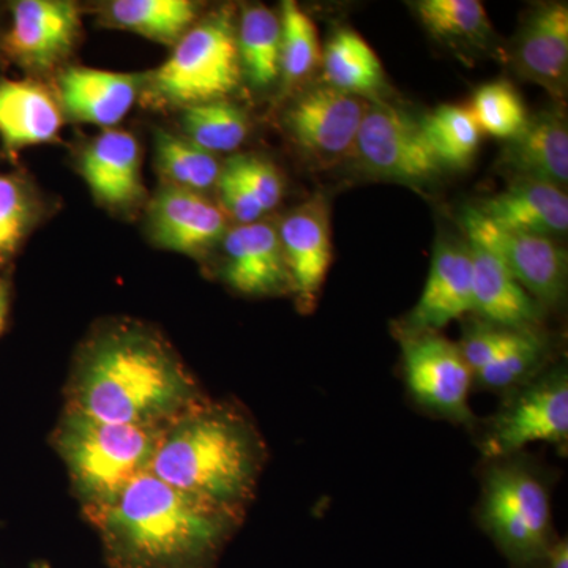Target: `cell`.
Instances as JSON below:
<instances>
[{
    "label": "cell",
    "mask_w": 568,
    "mask_h": 568,
    "mask_svg": "<svg viewBox=\"0 0 568 568\" xmlns=\"http://www.w3.org/2000/svg\"><path fill=\"white\" fill-rule=\"evenodd\" d=\"M200 403L192 377L166 343L125 324L85 347L70 413L106 424L162 426Z\"/></svg>",
    "instance_id": "6da1fadb"
},
{
    "label": "cell",
    "mask_w": 568,
    "mask_h": 568,
    "mask_svg": "<svg viewBox=\"0 0 568 568\" xmlns=\"http://www.w3.org/2000/svg\"><path fill=\"white\" fill-rule=\"evenodd\" d=\"M92 517L126 568H213L241 519L149 470Z\"/></svg>",
    "instance_id": "7a4b0ae2"
},
{
    "label": "cell",
    "mask_w": 568,
    "mask_h": 568,
    "mask_svg": "<svg viewBox=\"0 0 568 568\" xmlns=\"http://www.w3.org/2000/svg\"><path fill=\"white\" fill-rule=\"evenodd\" d=\"M263 465V440L244 414L200 403L164 426L149 473L242 517Z\"/></svg>",
    "instance_id": "3957f363"
},
{
    "label": "cell",
    "mask_w": 568,
    "mask_h": 568,
    "mask_svg": "<svg viewBox=\"0 0 568 568\" xmlns=\"http://www.w3.org/2000/svg\"><path fill=\"white\" fill-rule=\"evenodd\" d=\"M164 426L106 424L69 413L59 450L92 514L148 473Z\"/></svg>",
    "instance_id": "277c9868"
},
{
    "label": "cell",
    "mask_w": 568,
    "mask_h": 568,
    "mask_svg": "<svg viewBox=\"0 0 568 568\" xmlns=\"http://www.w3.org/2000/svg\"><path fill=\"white\" fill-rule=\"evenodd\" d=\"M478 514L510 568H536L558 538L547 481L523 458L497 459L485 477Z\"/></svg>",
    "instance_id": "5b68a950"
},
{
    "label": "cell",
    "mask_w": 568,
    "mask_h": 568,
    "mask_svg": "<svg viewBox=\"0 0 568 568\" xmlns=\"http://www.w3.org/2000/svg\"><path fill=\"white\" fill-rule=\"evenodd\" d=\"M241 74L237 28L230 11L222 10L193 26L149 82L160 102L189 108L223 100Z\"/></svg>",
    "instance_id": "8992f818"
},
{
    "label": "cell",
    "mask_w": 568,
    "mask_h": 568,
    "mask_svg": "<svg viewBox=\"0 0 568 568\" xmlns=\"http://www.w3.org/2000/svg\"><path fill=\"white\" fill-rule=\"evenodd\" d=\"M567 439L568 376L566 368H556L514 388L488 426L481 450L488 458L503 459L530 444H566Z\"/></svg>",
    "instance_id": "52a82bcc"
},
{
    "label": "cell",
    "mask_w": 568,
    "mask_h": 568,
    "mask_svg": "<svg viewBox=\"0 0 568 568\" xmlns=\"http://www.w3.org/2000/svg\"><path fill=\"white\" fill-rule=\"evenodd\" d=\"M469 244L493 254L538 305L556 306L567 293V253L555 239L507 230L477 207L462 215Z\"/></svg>",
    "instance_id": "ba28073f"
},
{
    "label": "cell",
    "mask_w": 568,
    "mask_h": 568,
    "mask_svg": "<svg viewBox=\"0 0 568 568\" xmlns=\"http://www.w3.org/2000/svg\"><path fill=\"white\" fill-rule=\"evenodd\" d=\"M353 155L368 173L409 185L433 181L443 170L420 121L383 100L368 102Z\"/></svg>",
    "instance_id": "9c48e42d"
},
{
    "label": "cell",
    "mask_w": 568,
    "mask_h": 568,
    "mask_svg": "<svg viewBox=\"0 0 568 568\" xmlns=\"http://www.w3.org/2000/svg\"><path fill=\"white\" fill-rule=\"evenodd\" d=\"M403 336V368L414 402L437 417L473 424L469 394L474 373L459 346L436 332H405Z\"/></svg>",
    "instance_id": "30bf717a"
},
{
    "label": "cell",
    "mask_w": 568,
    "mask_h": 568,
    "mask_svg": "<svg viewBox=\"0 0 568 568\" xmlns=\"http://www.w3.org/2000/svg\"><path fill=\"white\" fill-rule=\"evenodd\" d=\"M366 108L368 102L361 97L321 85L295 100L286 125L306 155L320 164H334L353 155Z\"/></svg>",
    "instance_id": "8fae6325"
},
{
    "label": "cell",
    "mask_w": 568,
    "mask_h": 568,
    "mask_svg": "<svg viewBox=\"0 0 568 568\" xmlns=\"http://www.w3.org/2000/svg\"><path fill=\"white\" fill-rule=\"evenodd\" d=\"M81 14L69 0H20L11 7V26L3 50L22 69L44 73L73 50Z\"/></svg>",
    "instance_id": "7c38bea8"
},
{
    "label": "cell",
    "mask_w": 568,
    "mask_h": 568,
    "mask_svg": "<svg viewBox=\"0 0 568 568\" xmlns=\"http://www.w3.org/2000/svg\"><path fill=\"white\" fill-rule=\"evenodd\" d=\"M291 293L305 312L315 308L332 263L331 211L323 194L295 207L280 223Z\"/></svg>",
    "instance_id": "4fadbf2b"
},
{
    "label": "cell",
    "mask_w": 568,
    "mask_h": 568,
    "mask_svg": "<svg viewBox=\"0 0 568 568\" xmlns=\"http://www.w3.org/2000/svg\"><path fill=\"white\" fill-rule=\"evenodd\" d=\"M156 245L171 252L201 256L226 234V213L201 193L166 185L149 211Z\"/></svg>",
    "instance_id": "5bb4252c"
},
{
    "label": "cell",
    "mask_w": 568,
    "mask_h": 568,
    "mask_svg": "<svg viewBox=\"0 0 568 568\" xmlns=\"http://www.w3.org/2000/svg\"><path fill=\"white\" fill-rule=\"evenodd\" d=\"M467 313H474L469 245L440 242L433 254L424 293L407 316L405 332H437Z\"/></svg>",
    "instance_id": "9a60e30c"
},
{
    "label": "cell",
    "mask_w": 568,
    "mask_h": 568,
    "mask_svg": "<svg viewBox=\"0 0 568 568\" xmlns=\"http://www.w3.org/2000/svg\"><path fill=\"white\" fill-rule=\"evenodd\" d=\"M224 278L245 295L291 291L278 230L271 223L239 224L223 237Z\"/></svg>",
    "instance_id": "2e32d148"
},
{
    "label": "cell",
    "mask_w": 568,
    "mask_h": 568,
    "mask_svg": "<svg viewBox=\"0 0 568 568\" xmlns=\"http://www.w3.org/2000/svg\"><path fill=\"white\" fill-rule=\"evenodd\" d=\"M80 173L97 201L114 209L132 207L144 196L141 149L123 130H104L80 156Z\"/></svg>",
    "instance_id": "e0dca14e"
},
{
    "label": "cell",
    "mask_w": 568,
    "mask_h": 568,
    "mask_svg": "<svg viewBox=\"0 0 568 568\" xmlns=\"http://www.w3.org/2000/svg\"><path fill=\"white\" fill-rule=\"evenodd\" d=\"M141 77L88 67H73L59 78L63 110L77 121L114 129L132 111Z\"/></svg>",
    "instance_id": "ac0fdd59"
},
{
    "label": "cell",
    "mask_w": 568,
    "mask_h": 568,
    "mask_svg": "<svg viewBox=\"0 0 568 568\" xmlns=\"http://www.w3.org/2000/svg\"><path fill=\"white\" fill-rule=\"evenodd\" d=\"M523 77L555 97L566 95L568 73V9L549 3L537 10L519 33L514 52Z\"/></svg>",
    "instance_id": "d6986e66"
},
{
    "label": "cell",
    "mask_w": 568,
    "mask_h": 568,
    "mask_svg": "<svg viewBox=\"0 0 568 568\" xmlns=\"http://www.w3.org/2000/svg\"><path fill=\"white\" fill-rule=\"evenodd\" d=\"M478 211L507 230L552 239L568 230V197L551 183L517 179Z\"/></svg>",
    "instance_id": "ffe728a7"
},
{
    "label": "cell",
    "mask_w": 568,
    "mask_h": 568,
    "mask_svg": "<svg viewBox=\"0 0 568 568\" xmlns=\"http://www.w3.org/2000/svg\"><path fill=\"white\" fill-rule=\"evenodd\" d=\"M473 257L474 313L485 323L530 331L541 317V306L493 254L467 244Z\"/></svg>",
    "instance_id": "44dd1931"
},
{
    "label": "cell",
    "mask_w": 568,
    "mask_h": 568,
    "mask_svg": "<svg viewBox=\"0 0 568 568\" xmlns=\"http://www.w3.org/2000/svg\"><path fill=\"white\" fill-rule=\"evenodd\" d=\"M62 111L51 92L31 80H0V140L9 151L51 142Z\"/></svg>",
    "instance_id": "7402d4cb"
},
{
    "label": "cell",
    "mask_w": 568,
    "mask_h": 568,
    "mask_svg": "<svg viewBox=\"0 0 568 568\" xmlns=\"http://www.w3.org/2000/svg\"><path fill=\"white\" fill-rule=\"evenodd\" d=\"M504 163L517 179H530L562 186L568 181V130L559 112H544L529 119L510 140Z\"/></svg>",
    "instance_id": "603a6c76"
},
{
    "label": "cell",
    "mask_w": 568,
    "mask_h": 568,
    "mask_svg": "<svg viewBox=\"0 0 568 568\" xmlns=\"http://www.w3.org/2000/svg\"><path fill=\"white\" fill-rule=\"evenodd\" d=\"M323 70L325 85L364 100H379L386 88L383 63L364 37L353 29H339L327 41Z\"/></svg>",
    "instance_id": "cb8c5ba5"
},
{
    "label": "cell",
    "mask_w": 568,
    "mask_h": 568,
    "mask_svg": "<svg viewBox=\"0 0 568 568\" xmlns=\"http://www.w3.org/2000/svg\"><path fill=\"white\" fill-rule=\"evenodd\" d=\"M241 70L254 88H268L280 77L282 22L264 6L246 7L237 26Z\"/></svg>",
    "instance_id": "d4e9b609"
},
{
    "label": "cell",
    "mask_w": 568,
    "mask_h": 568,
    "mask_svg": "<svg viewBox=\"0 0 568 568\" xmlns=\"http://www.w3.org/2000/svg\"><path fill=\"white\" fill-rule=\"evenodd\" d=\"M197 6L190 0H115L108 20L123 31L163 44H175L192 29Z\"/></svg>",
    "instance_id": "484cf974"
},
{
    "label": "cell",
    "mask_w": 568,
    "mask_h": 568,
    "mask_svg": "<svg viewBox=\"0 0 568 568\" xmlns=\"http://www.w3.org/2000/svg\"><path fill=\"white\" fill-rule=\"evenodd\" d=\"M155 162L168 185L203 193L219 182L223 168L215 155L197 148L185 136L156 130Z\"/></svg>",
    "instance_id": "4316f807"
},
{
    "label": "cell",
    "mask_w": 568,
    "mask_h": 568,
    "mask_svg": "<svg viewBox=\"0 0 568 568\" xmlns=\"http://www.w3.org/2000/svg\"><path fill=\"white\" fill-rule=\"evenodd\" d=\"M182 129L186 140L215 155L241 148L248 136L250 122L237 104L216 100L183 108Z\"/></svg>",
    "instance_id": "83f0119b"
},
{
    "label": "cell",
    "mask_w": 568,
    "mask_h": 568,
    "mask_svg": "<svg viewBox=\"0 0 568 568\" xmlns=\"http://www.w3.org/2000/svg\"><path fill=\"white\" fill-rule=\"evenodd\" d=\"M422 130L440 168L469 166L480 144L473 114L467 108L444 104L422 119Z\"/></svg>",
    "instance_id": "f1b7e54d"
},
{
    "label": "cell",
    "mask_w": 568,
    "mask_h": 568,
    "mask_svg": "<svg viewBox=\"0 0 568 568\" xmlns=\"http://www.w3.org/2000/svg\"><path fill=\"white\" fill-rule=\"evenodd\" d=\"M417 13L437 39L452 43H484L491 36L487 11L478 0H424Z\"/></svg>",
    "instance_id": "f546056e"
},
{
    "label": "cell",
    "mask_w": 568,
    "mask_h": 568,
    "mask_svg": "<svg viewBox=\"0 0 568 568\" xmlns=\"http://www.w3.org/2000/svg\"><path fill=\"white\" fill-rule=\"evenodd\" d=\"M280 74L286 84L305 80L321 61L320 39L312 18L294 0L282 3Z\"/></svg>",
    "instance_id": "4dcf8cb0"
},
{
    "label": "cell",
    "mask_w": 568,
    "mask_h": 568,
    "mask_svg": "<svg viewBox=\"0 0 568 568\" xmlns=\"http://www.w3.org/2000/svg\"><path fill=\"white\" fill-rule=\"evenodd\" d=\"M469 111L480 133L499 140H514L529 121L521 95L507 81L488 82L477 89Z\"/></svg>",
    "instance_id": "1f68e13d"
},
{
    "label": "cell",
    "mask_w": 568,
    "mask_h": 568,
    "mask_svg": "<svg viewBox=\"0 0 568 568\" xmlns=\"http://www.w3.org/2000/svg\"><path fill=\"white\" fill-rule=\"evenodd\" d=\"M547 361V345L536 331H528L491 364L478 369L474 383L496 392H511L537 377Z\"/></svg>",
    "instance_id": "d6a6232c"
},
{
    "label": "cell",
    "mask_w": 568,
    "mask_h": 568,
    "mask_svg": "<svg viewBox=\"0 0 568 568\" xmlns=\"http://www.w3.org/2000/svg\"><path fill=\"white\" fill-rule=\"evenodd\" d=\"M36 197L17 175L0 174V268L3 267L37 220Z\"/></svg>",
    "instance_id": "836d02e7"
},
{
    "label": "cell",
    "mask_w": 568,
    "mask_h": 568,
    "mask_svg": "<svg viewBox=\"0 0 568 568\" xmlns=\"http://www.w3.org/2000/svg\"><path fill=\"white\" fill-rule=\"evenodd\" d=\"M226 168L242 182L264 213L271 212L282 201V178L274 164L267 160L252 155L235 156Z\"/></svg>",
    "instance_id": "e575fe53"
},
{
    "label": "cell",
    "mask_w": 568,
    "mask_h": 568,
    "mask_svg": "<svg viewBox=\"0 0 568 568\" xmlns=\"http://www.w3.org/2000/svg\"><path fill=\"white\" fill-rule=\"evenodd\" d=\"M525 332L528 331H515V328L500 327V325L484 321V323L470 327L466 332L462 345L458 346L466 364L476 375L478 369L491 364L493 361L510 349Z\"/></svg>",
    "instance_id": "d590c367"
},
{
    "label": "cell",
    "mask_w": 568,
    "mask_h": 568,
    "mask_svg": "<svg viewBox=\"0 0 568 568\" xmlns=\"http://www.w3.org/2000/svg\"><path fill=\"white\" fill-rule=\"evenodd\" d=\"M222 196L223 211L230 213L233 219L241 224L260 222L263 219L264 211L256 200L246 192L242 182L226 166L223 168L216 182Z\"/></svg>",
    "instance_id": "8d00e7d4"
},
{
    "label": "cell",
    "mask_w": 568,
    "mask_h": 568,
    "mask_svg": "<svg viewBox=\"0 0 568 568\" xmlns=\"http://www.w3.org/2000/svg\"><path fill=\"white\" fill-rule=\"evenodd\" d=\"M536 568H568V540L558 537L545 552Z\"/></svg>",
    "instance_id": "74e56055"
},
{
    "label": "cell",
    "mask_w": 568,
    "mask_h": 568,
    "mask_svg": "<svg viewBox=\"0 0 568 568\" xmlns=\"http://www.w3.org/2000/svg\"><path fill=\"white\" fill-rule=\"evenodd\" d=\"M9 286H7V283H3L2 280H0V332L3 331V325H6L7 315H9Z\"/></svg>",
    "instance_id": "f35d334b"
}]
</instances>
